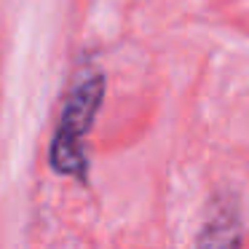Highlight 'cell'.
<instances>
[{"instance_id": "obj_1", "label": "cell", "mask_w": 249, "mask_h": 249, "mask_svg": "<svg viewBox=\"0 0 249 249\" xmlns=\"http://www.w3.org/2000/svg\"><path fill=\"white\" fill-rule=\"evenodd\" d=\"M105 99V78L89 75L72 89L62 110L54 142L49 147V163L56 174L72 177L78 182L89 179V156H86V134L91 131L94 118Z\"/></svg>"}, {"instance_id": "obj_2", "label": "cell", "mask_w": 249, "mask_h": 249, "mask_svg": "<svg viewBox=\"0 0 249 249\" xmlns=\"http://www.w3.org/2000/svg\"><path fill=\"white\" fill-rule=\"evenodd\" d=\"M241 214L233 198H214L198 231L196 249H241Z\"/></svg>"}]
</instances>
